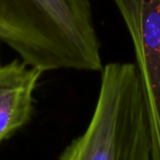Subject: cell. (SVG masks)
<instances>
[{
    "instance_id": "1",
    "label": "cell",
    "mask_w": 160,
    "mask_h": 160,
    "mask_svg": "<svg viewBox=\"0 0 160 160\" xmlns=\"http://www.w3.org/2000/svg\"><path fill=\"white\" fill-rule=\"evenodd\" d=\"M0 40L42 72L104 68L90 0H0Z\"/></svg>"
},
{
    "instance_id": "2",
    "label": "cell",
    "mask_w": 160,
    "mask_h": 160,
    "mask_svg": "<svg viewBox=\"0 0 160 160\" xmlns=\"http://www.w3.org/2000/svg\"><path fill=\"white\" fill-rule=\"evenodd\" d=\"M58 160H153L148 102L135 63L103 68L92 117Z\"/></svg>"
},
{
    "instance_id": "3",
    "label": "cell",
    "mask_w": 160,
    "mask_h": 160,
    "mask_svg": "<svg viewBox=\"0 0 160 160\" xmlns=\"http://www.w3.org/2000/svg\"><path fill=\"white\" fill-rule=\"evenodd\" d=\"M131 37L145 90L153 160H160V0H113Z\"/></svg>"
},
{
    "instance_id": "4",
    "label": "cell",
    "mask_w": 160,
    "mask_h": 160,
    "mask_svg": "<svg viewBox=\"0 0 160 160\" xmlns=\"http://www.w3.org/2000/svg\"><path fill=\"white\" fill-rule=\"evenodd\" d=\"M42 73L23 60L0 66V145L30 121Z\"/></svg>"
}]
</instances>
